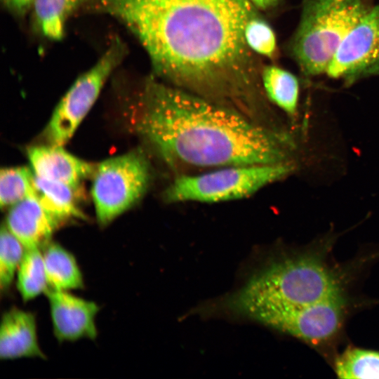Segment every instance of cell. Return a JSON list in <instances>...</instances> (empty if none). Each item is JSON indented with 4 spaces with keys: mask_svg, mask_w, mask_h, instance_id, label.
Returning a JSON list of instances; mask_svg holds the SVG:
<instances>
[{
    "mask_svg": "<svg viewBox=\"0 0 379 379\" xmlns=\"http://www.w3.org/2000/svg\"><path fill=\"white\" fill-rule=\"evenodd\" d=\"M136 104V132L173 169L294 161L288 132L176 86L147 81Z\"/></svg>",
    "mask_w": 379,
    "mask_h": 379,
    "instance_id": "cell-2",
    "label": "cell"
},
{
    "mask_svg": "<svg viewBox=\"0 0 379 379\" xmlns=\"http://www.w3.org/2000/svg\"><path fill=\"white\" fill-rule=\"evenodd\" d=\"M371 8L366 0H305L291 45L302 71L326 72L343 39Z\"/></svg>",
    "mask_w": 379,
    "mask_h": 379,
    "instance_id": "cell-4",
    "label": "cell"
},
{
    "mask_svg": "<svg viewBox=\"0 0 379 379\" xmlns=\"http://www.w3.org/2000/svg\"><path fill=\"white\" fill-rule=\"evenodd\" d=\"M340 378H379V352L347 348L335 362Z\"/></svg>",
    "mask_w": 379,
    "mask_h": 379,
    "instance_id": "cell-19",
    "label": "cell"
},
{
    "mask_svg": "<svg viewBox=\"0 0 379 379\" xmlns=\"http://www.w3.org/2000/svg\"><path fill=\"white\" fill-rule=\"evenodd\" d=\"M23 358L44 359L39 344L36 318L30 311L13 307L5 311L0 324V359Z\"/></svg>",
    "mask_w": 379,
    "mask_h": 379,
    "instance_id": "cell-12",
    "label": "cell"
},
{
    "mask_svg": "<svg viewBox=\"0 0 379 379\" xmlns=\"http://www.w3.org/2000/svg\"><path fill=\"white\" fill-rule=\"evenodd\" d=\"M126 53L124 42L117 38L96 63L77 79L57 105L46 126L45 137L50 144L62 146L72 138Z\"/></svg>",
    "mask_w": 379,
    "mask_h": 379,
    "instance_id": "cell-8",
    "label": "cell"
},
{
    "mask_svg": "<svg viewBox=\"0 0 379 379\" xmlns=\"http://www.w3.org/2000/svg\"><path fill=\"white\" fill-rule=\"evenodd\" d=\"M139 41L172 86L255 118L258 65L245 38L250 0H93Z\"/></svg>",
    "mask_w": 379,
    "mask_h": 379,
    "instance_id": "cell-1",
    "label": "cell"
},
{
    "mask_svg": "<svg viewBox=\"0 0 379 379\" xmlns=\"http://www.w3.org/2000/svg\"><path fill=\"white\" fill-rule=\"evenodd\" d=\"M89 0H36L32 7L34 24L44 37L60 40L72 14Z\"/></svg>",
    "mask_w": 379,
    "mask_h": 379,
    "instance_id": "cell-16",
    "label": "cell"
},
{
    "mask_svg": "<svg viewBox=\"0 0 379 379\" xmlns=\"http://www.w3.org/2000/svg\"><path fill=\"white\" fill-rule=\"evenodd\" d=\"M26 248L8 230L5 224L0 232V289L8 292L14 281Z\"/></svg>",
    "mask_w": 379,
    "mask_h": 379,
    "instance_id": "cell-21",
    "label": "cell"
},
{
    "mask_svg": "<svg viewBox=\"0 0 379 379\" xmlns=\"http://www.w3.org/2000/svg\"><path fill=\"white\" fill-rule=\"evenodd\" d=\"M33 173L79 190L81 183L93 175L96 166L67 152L61 145H38L27 149Z\"/></svg>",
    "mask_w": 379,
    "mask_h": 379,
    "instance_id": "cell-11",
    "label": "cell"
},
{
    "mask_svg": "<svg viewBox=\"0 0 379 379\" xmlns=\"http://www.w3.org/2000/svg\"><path fill=\"white\" fill-rule=\"evenodd\" d=\"M5 225L26 249H29L42 248L51 241L61 223L35 197H29L12 206Z\"/></svg>",
    "mask_w": 379,
    "mask_h": 379,
    "instance_id": "cell-13",
    "label": "cell"
},
{
    "mask_svg": "<svg viewBox=\"0 0 379 379\" xmlns=\"http://www.w3.org/2000/svg\"><path fill=\"white\" fill-rule=\"evenodd\" d=\"M326 72L348 83L379 74V6L371 8L345 36Z\"/></svg>",
    "mask_w": 379,
    "mask_h": 379,
    "instance_id": "cell-9",
    "label": "cell"
},
{
    "mask_svg": "<svg viewBox=\"0 0 379 379\" xmlns=\"http://www.w3.org/2000/svg\"><path fill=\"white\" fill-rule=\"evenodd\" d=\"M34 197L61 225L70 219H86L77 202L79 190L64 183L40 178L33 173Z\"/></svg>",
    "mask_w": 379,
    "mask_h": 379,
    "instance_id": "cell-15",
    "label": "cell"
},
{
    "mask_svg": "<svg viewBox=\"0 0 379 379\" xmlns=\"http://www.w3.org/2000/svg\"><path fill=\"white\" fill-rule=\"evenodd\" d=\"M42 253L48 289L72 291L84 288L81 270L69 251L51 241L42 248Z\"/></svg>",
    "mask_w": 379,
    "mask_h": 379,
    "instance_id": "cell-14",
    "label": "cell"
},
{
    "mask_svg": "<svg viewBox=\"0 0 379 379\" xmlns=\"http://www.w3.org/2000/svg\"><path fill=\"white\" fill-rule=\"evenodd\" d=\"M340 297L341 288L331 270L318 257L302 254L269 262L220 305L232 313L249 305H308Z\"/></svg>",
    "mask_w": 379,
    "mask_h": 379,
    "instance_id": "cell-3",
    "label": "cell"
},
{
    "mask_svg": "<svg viewBox=\"0 0 379 379\" xmlns=\"http://www.w3.org/2000/svg\"><path fill=\"white\" fill-rule=\"evenodd\" d=\"M4 6L17 16H23L32 11L36 0H1Z\"/></svg>",
    "mask_w": 379,
    "mask_h": 379,
    "instance_id": "cell-23",
    "label": "cell"
},
{
    "mask_svg": "<svg viewBox=\"0 0 379 379\" xmlns=\"http://www.w3.org/2000/svg\"><path fill=\"white\" fill-rule=\"evenodd\" d=\"M295 168L293 161L231 166L203 174H185L176 178L166 188L164 199L168 203H215L243 199L288 176Z\"/></svg>",
    "mask_w": 379,
    "mask_h": 379,
    "instance_id": "cell-5",
    "label": "cell"
},
{
    "mask_svg": "<svg viewBox=\"0 0 379 379\" xmlns=\"http://www.w3.org/2000/svg\"><path fill=\"white\" fill-rule=\"evenodd\" d=\"M33 172L23 166L4 168L0 172L1 207L12 206L29 197H34Z\"/></svg>",
    "mask_w": 379,
    "mask_h": 379,
    "instance_id": "cell-20",
    "label": "cell"
},
{
    "mask_svg": "<svg viewBox=\"0 0 379 379\" xmlns=\"http://www.w3.org/2000/svg\"><path fill=\"white\" fill-rule=\"evenodd\" d=\"M270 327L320 345L338 332L344 317L343 297L308 305L264 302L242 307L233 312Z\"/></svg>",
    "mask_w": 379,
    "mask_h": 379,
    "instance_id": "cell-7",
    "label": "cell"
},
{
    "mask_svg": "<svg viewBox=\"0 0 379 379\" xmlns=\"http://www.w3.org/2000/svg\"><path fill=\"white\" fill-rule=\"evenodd\" d=\"M248 46L255 53L271 57L276 48L275 35L271 27L256 16L251 19L245 29Z\"/></svg>",
    "mask_w": 379,
    "mask_h": 379,
    "instance_id": "cell-22",
    "label": "cell"
},
{
    "mask_svg": "<svg viewBox=\"0 0 379 379\" xmlns=\"http://www.w3.org/2000/svg\"><path fill=\"white\" fill-rule=\"evenodd\" d=\"M93 177L96 218L105 227L142 197L149 184L150 166L142 151L133 150L101 162Z\"/></svg>",
    "mask_w": 379,
    "mask_h": 379,
    "instance_id": "cell-6",
    "label": "cell"
},
{
    "mask_svg": "<svg viewBox=\"0 0 379 379\" xmlns=\"http://www.w3.org/2000/svg\"><path fill=\"white\" fill-rule=\"evenodd\" d=\"M255 6L260 8H267L272 6L278 0H250Z\"/></svg>",
    "mask_w": 379,
    "mask_h": 379,
    "instance_id": "cell-24",
    "label": "cell"
},
{
    "mask_svg": "<svg viewBox=\"0 0 379 379\" xmlns=\"http://www.w3.org/2000/svg\"><path fill=\"white\" fill-rule=\"evenodd\" d=\"M16 287L24 302H29L48 290L42 248L26 249L15 277Z\"/></svg>",
    "mask_w": 379,
    "mask_h": 379,
    "instance_id": "cell-18",
    "label": "cell"
},
{
    "mask_svg": "<svg viewBox=\"0 0 379 379\" xmlns=\"http://www.w3.org/2000/svg\"><path fill=\"white\" fill-rule=\"evenodd\" d=\"M260 79L268 98L288 117L298 112L299 85L296 77L288 71L275 66H267Z\"/></svg>",
    "mask_w": 379,
    "mask_h": 379,
    "instance_id": "cell-17",
    "label": "cell"
},
{
    "mask_svg": "<svg viewBox=\"0 0 379 379\" xmlns=\"http://www.w3.org/2000/svg\"><path fill=\"white\" fill-rule=\"evenodd\" d=\"M48 300L53 333L60 343L95 340L100 306L72 291L48 289Z\"/></svg>",
    "mask_w": 379,
    "mask_h": 379,
    "instance_id": "cell-10",
    "label": "cell"
}]
</instances>
